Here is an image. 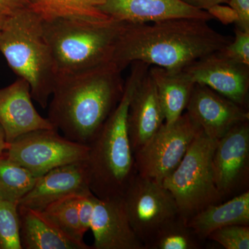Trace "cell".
<instances>
[{"instance_id":"obj_1","label":"cell","mask_w":249,"mask_h":249,"mask_svg":"<svg viewBox=\"0 0 249 249\" xmlns=\"http://www.w3.org/2000/svg\"><path fill=\"white\" fill-rule=\"evenodd\" d=\"M213 29L208 21L181 18L144 24H129L116 44L111 62L122 71L134 62L183 70L232 40Z\"/></svg>"},{"instance_id":"obj_2","label":"cell","mask_w":249,"mask_h":249,"mask_svg":"<svg viewBox=\"0 0 249 249\" xmlns=\"http://www.w3.org/2000/svg\"><path fill=\"white\" fill-rule=\"evenodd\" d=\"M122 71L110 62L76 74L57 76L49 120L66 138L88 145L122 97Z\"/></svg>"},{"instance_id":"obj_3","label":"cell","mask_w":249,"mask_h":249,"mask_svg":"<svg viewBox=\"0 0 249 249\" xmlns=\"http://www.w3.org/2000/svg\"><path fill=\"white\" fill-rule=\"evenodd\" d=\"M130 74L124 82L120 101L96 137L88 144L85 160L90 191L99 199L121 198L137 174L130 139L127 115L136 83L150 65L132 63Z\"/></svg>"},{"instance_id":"obj_4","label":"cell","mask_w":249,"mask_h":249,"mask_svg":"<svg viewBox=\"0 0 249 249\" xmlns=\"http://www.w3.org/2000/svg\"><path fill=\"white\" fill-rule=\"evenodd\" d=\"M0 52L42 109L48 106L57 73L45 35L43 19L32 8L8 14L0 28Z\"/></svg>"},{"instance_id":"obj_5","label":"cell","mask_w":249,"mask_h":249,"mask_svg":"<svg viewBox=\"0 0 249 249\" xmlns=\"http://www.w3.org/2000/svg\"><path fill=\"white\" fill-rule=\"evenodd\" d=\"M127 22L55 18L43 19L57 76L82 73L109 63Z\"/></svg>"},{"instance_id":"obj_6","label":"cell","mask_w":249,"mask_h":249,"mask_svg":"<svg viewBox=\"0 0 249 249\" xmlns=\"http://www.w3.org/2000/svg\"><path fill=\"white\" fill-rule=\"evenodd\" d=\"M217 142L202 131L192 142L176 170L162 181L176 201L180 215L185 219L210 205L223 201L212 168Z\"/></svg>"},{"instance_id":"obj_7","label":"cell","mask_w":249,"mask_h":249,"mask_svg":"<svg viewBox=\"0 0 249 249\" xmlns=\"http://www.w3.org/2000/svg\"><path fill=\"white\" fill-rule=\"evenodd\" d=\"M88 151L89 145L70 140L58 129H42L9 142L4 155L39 178L62 165L85 161Z\"/></svg>"},{"instance_id":"obj_8","label":"cell","mask_w":249,"mask_h":249,"mask_svg":"<svg viewBox=\"0 0 249 249\" xmlns=\"http://www.w3.org/2000/svg\"><path fill=\"white\" fill-rule=\"evenodd\" d=\"M201 132L187 112L173 124H163L134 154L137 174L162 183L176 170L192 142Z\"/></svg>"},{"instance_id":"obj_9","label":"cell","mask_w":249,"mask_h":249,"mask_svg":"<svg viewBox=\"0 0 249 249\" xmlns=\"http://www.w3.org/2000/svg\"><path fill=\"white\" fill-rule=\"evenodd\" d=\"M121 199L129 224L144 248L163 226L180 215L171 193L161 183L139 174Z\"/></svg>"},{"instance_id":"obj_10","label":"cell","mask_w":249,"mask_h":249,"mask_svg":"<svg viewBox=\"0 0 249 249\" xmlns=\"http://www.w3.org/2000/svg\"><path fill=\"white\" fill-rule=\"evenodd\" d=\"M212 168L223 201L248 191L249 121L236 124L217 141Z\"/></svg>"},{"instance_id":"obj_11","label":"cell","mask_w":249,"mask_h":249,"mask_svg":"<svg viewBox=\"0 0 249 249\" xmlns=\"http://www.w3.org/2000/svg\"><path fill=\"white\" fill-rule=\"evenodd\" d=\"M183 70L193 83L206 85L247 109L248 65L228 58L219 51L199 59Z\"/></svg>"},{"instance_id":"obj_12","label":"cell","mask_w":249,"mask_h":249,"mask_svg":"<svg viewBox=\"0 0 249 249\" xmlns=\"http://www.w3.org/2000/svg\"><path fill=\"white\" fill-rule=\"evenodd\" d=\"M186 110L203 132L215 141L236 124L249 121L247 108L198 83H195Z\"/></svg>"},{"instance_id":"obj_13","label":"cell","mask_w":249,"mask_h":249,"mask_svg":"<svg viewBox=\"0 0 249 249\" xmlns=\"http://www.w3.org/2000/svg\"><path fill=\"white\" fill-rule=\"evenodd\" d=\"M98 9L115 20L144 24L168 19H214L208 11L193 7L181 0H105Z\"/></svg>"},{"instance_id":"obj_14","label":"cell","mask_w":249,"mask_h":249,"mask_svg":"<svg viewBox=\"0 0 249 249\" xmlns=\"http://www.w3.org/2000/svg\"><path fill=\"white\" fill-rule=\"evenodd\" d=\"M32 100L30 86L22 78L0 89V124L8 142L32 131L55 129L48 118L39 114Z\"/></svg>"},{"instance_id":"obj_15","label":"cell","mask_w":249,"mask_h":249,"mask_svg":"<svg viewBox=\"0 0 249 249\" xmlns=\"http://www.w3.org/2000/svg\"><path fill=\"white\" fill-rule=\"evenodd\" d=\"M149 67L137 80L129 105L127 125L134 154L142 148L165 123L164 113L155 83L149 73Z\"/></svg>"},{"instance_id":"obj_16","label":"cell","mask_w":249,"mask_h":249,"mask_svg":"<svg viewBox=\"0 0 249 249\" xmlns=\"http://www.w3.org/2000/svg\"><path fill=\"white\" fill-rule=\"evenodd\" d=\"M91 193L85 161L70 163L50 170L39 177L19 206L42 211L55 201L70 196Z\"/></svg>"},{"instance_id":"obj_17","label":"cell","mask_w":249,"mask_h":249,"mask_svg":"<svg viewBox=\"0 0 249 249\" xmlns=\"http://www.w3.org/2000/svg\"><path fill=\"white\" fill-rule=\"evenodd\" d=\"M90 229L92 249H145L129 224L121 198L95 196Z\"/></svg>"},{"instance_id":"obj_18","label":"cell","mask_w":249,"mask_h":249,"mask_svg":"<svg viewBox=\"0 0 249 249\" xmlns=\"http://www.w3.org/2000/svg\"><path fill=\"white\" fill-rule=\"evenodd\" d=\"M18 212L22 249H92L62 233L40 211L19 206Z\"/></svg>"},{"instance_id":"obj_19","label":"cell","mask_w":249,"mask_h":249,"mask_svg":"<svg viewBox=\"0 0 249 249\" xmlns=\"http://www.w3.org/2000/svg\"><path fill=\"white\" fill-rule=\"evenodd\" d=\"M187 224L201 240L211 232L231 225L249 226V191L224 202L210 205L186 219Z\"/></svg>"},{"instance_id":"obj_20","label":"cell","mask_w":249,"mask_h":249,"mask_svg":"<svg viewBox=\"0 0 249 249\" xmlns=\"http://www.w3.org/2000/svg\"><path fill=\"white\" fill-rule=\"evenodd\" d=\"M149 73L155 83L164 113V124H173L186 110L195 83L183 70L153 66L149 67Z\"/></svg>"},{"instance_id":"obj_21","label":"cell","mask_w":249,"mask_h":249,"mask_svg":"<svg viewBox=\"0 0 249 249\" xmlns=\"http://www.w3.org/2000/svg\"><path fill=\"white\" fill-rule=\"evenodd\" d=\"M105 0H34L32 9L43 19L55 18L103 22L111 18L101 12L98 6Z\"/></svg>"},{"instance_id":"obj_22","label":"cell","mask_w":249,"mask_h":249,"mask_svg":"<svg viewBox=\"0 0 249 249\" xmlns=\"http://www.w3.org/2000/svg\"><path fill=\"white\" fill-rule=\"evenodd\" d=\"M201 239L178 215L167 223L145 245V249H199Z\"/></svg>"},{"instance_id":"obj_23","label":"cell","mask_w":249,"mask_h":249,"mask_svg":"<svg viewBox=\"0 0 249 249\" xmlns=\"http://www.w3.org/2000/svg\"><path fill=\"white\" fill-rule=\"evenodd\" d=\"M37 178L4 155L0 156V199L19 204Z\"/></svg>"},{"instance_id":"obj_24","label":"cell","mask_w":249,"mask_h":249,"mask_svg":"<svg viewBox=\"0 0 249 249\" xmlns=\"http://www.w3.org/2000/svg\"><path fill=\"white\" fill-rule=\"evenodd\" d=\"M82 196V195H81ZM80 196H70L49 204L41 213L67 237L85 244V233L80 227L78 201Z\"/></svg>"},{"instance_id":"obj_25","label":"cell","mask_w":249,"mask_h":249,"mask_svg":"<svg viewBox=\"0 0 249 249\" xmlns=\"http://www.w3.org/2000/svg\"><path fill=\"white\" fill-rule=\"evenodd\" d=\"M18 206L0 199V249H22Z\"/></svg>"},{"instance_id":"obj_26","label":"cell","mask_w":249,"mask_h":249,"mask_svg":"<svg viewBox=\"0 0 249 249\" xmlns=\"http://www.w3.org/2000/svg\"><path fill=\"white\" fill-rule=\"evenodd\" d=\"M207 239L226 249H249V226L231 225L211 232Z\"/></svg>"},{"instance_id":"obj_27","label":"cell","mask_w":249,"mask_h":249,"mask_svg":"<svg viewBox=\"0 0 249 249\" xmlns=\"http://www.w3.org/2000/svg\"><path fill=\"white\" fill-rule=\"evenodd\" d=\"M235 37L220 51L225 56L249 66V31L236 28Z\"/></svg>"},{"instance_id":"obj_28","label":"cell","mask_w":249,"mask_h":249,"mask_svg":"<svg viewBox=\"0 0 249 249\" xmlns=\"http://www.w3.org/2000/svg\"><path fill=\"white\" fill-rule=\"evenodd\" d=\"M94 198L95 196L92 193L82 195L78 197V216L80 227L85 234L90 229L94 208Z\"/></svg>"},{"instance_id":"obj_29","label":"cell","mask_w":249,"mask_h":249,"mask_svg":"<svg viewBox=\"0 0 249 249\" xmlns=\"http://www.w3.org/2000/svg\"><path fill=\"white\" fill-rule=\"evenodd\" d=\"M228 3L237 14V28L249 31V0H229Z\"/></svg>"},{"instance_id":"obj_30","label":"cell","mask_w":249,"mask_h":249,"mask_svg":"<svg viewBox=\"0 0 249 249\" xmlns=\"http://www.w3.org/2000/svg\"><path fill=\"white\" fill-rule=\"evenodd\" d=\"M213 18H217L224 24L236 23L237 16L235 11L231 6H222L221 4L215 5L206 10Z\"/></svg>"},{"instance_id":"obj_31","label":"cell","mask_w":249,"mask_h":249,"mask_svg":"<svg viewBox=\"0 0 249 249\" xmlns=\"http://www.w3.org/2000/svg\"><path fill=\"white\" fill-rule=\"evenodd\" d=\"M34 0H0V8L10 14L19 10L32 7Z\"/></svg>"},{"instance_id":"obj_32","label":"cell","mask_w":249,"mask_h":249,"mask_svg":"<svg viewBox=\"0 0 249 249\" xmlns=\"http://www.w3.org/2000/svg\"><path fill=\"white\" fill-rule=\"evenodd\" d=\"M181 1L196 9L206 11L215 5L228 3L229 0H181Z\"/></svg>"},{"instance_id":"obj_33","label":"cell","mask_w":249,"mask_h":249,"mask_svg":"<svg viewBox=\"0 0 249 249\" xmlns=\"http://www.w3.org/2000/svg\"><path fill=\"white\" fill-rule=\"evenodd\" d=\"M8 144L9 142L6 141L4 129L0 124V156L4 155L7 149Z\"/></svg>"},{"instance_id":"obj_34","label":"cell","mask_w":249,"mask_h":249,"mask_svg":"<svg viewBox=\"0 0 249 249\" xmlns=\"http://www.w3.org/2000/svg\"><path fill=\"white\" fill-rule=\"evenodd\" d=\"M8 14H6V12L0 8V28L1 27V26L4 24L5 19H6V17H7Z\"/></svg>"}]
</instances>
